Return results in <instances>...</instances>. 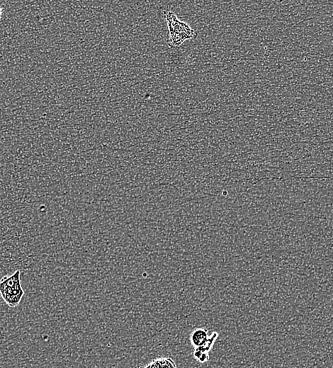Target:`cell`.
Masks as SVG:
<instances>
[{"mask_svg":"<svg viewBox=\"0 0 333 368\" xmlns=\"http://www.w3.org/2000/svg\"><path fill=\"white\" fill-rule=\"evenodd\" d=\"M164 18L169 32L167 43L171 48H176L185 40L196 37V31L188 23L180 21L173 11H164Z\"/></svg>","mask_w":333,"mask_h":368,"instance_id":"cell-1","label":"cell"},{"mask_svg":"<svg viewBox=\"0 0 333 368\" xmlns=\"http://www.w3.org/2000/svg\"><path fill=\"white\" fill-rule=\"evenodd\" d=\"M0 294L9 306L15 307L19 304L24 294L20 270H16L13 274L1 278Z\"/></svg>","mask_w":333,"mask_h":368,"instance_id":"cell-2","label":"cell"},{"mask_svg":"<svg viewBox=\"0 0 333 368\" xmlns=\"http://www.w3.org/2000/svg\"><path fill=\"white\" fill-rule=\"evenodd\" d=\"M208 330L205 328H196L191 333L190 339L195 347L203 345L208 338Z\"/></svg>","mask_w":333,"mask_h":368,"instance_id":"cell-3","label":"cell"},{"mask_svg":"<svg viewBox=\"0 0 333 368\" xmlns=\"http://www.w3.org/2000/svg\"><path fill=\"white\" fill-rule=\"evenodd\" d=\"M144 368H177V367L171 358L164 357L152 360Z\"/></svg>","mask_w":333,"mask_h":368,"instance_id":"cell-4","label":"cell"},{"mask_svg":"<svg viewBox=\"0 0 333 368\" xmlns=\"http://www.w3.org/2000/svg\"><path fill=\"white\" fill-rule=\"evenodd\" d=\"M218 337V333L217 332H213L210 335L208 336L207 340L203 345L195 348L203 352H208L213 347V345Z\"/></svg>","mask_w":333,"mask_h":368,"instance_id":"cell-5","label":"cell"},{"mask_svg":"<svg viewBox=\"0 0 333 368\" xmlns=\"http://www.w3.org/2000/svg\"><path fill=\"white\" fill-rule=\"evenodd\" d=\"M209 360L208 352H203L201 355L197 359L201 363L206 362Z\"/></svg>","mask_w":333,"mask_h":368,"instance_id":"cell-6","label":"cell"},{"mask_svg":"<svg viewBox=\"0 0 333 368\" xmlns=\"http://www.w3.org/2000/svg\"><path fill=\"white\" fill-rule=\"evenodd\" d=\"M1 14H2V7H1V5L0 4V18L1 17Z\"/></svg>","mask_w":333,"mask_h":368,"instance_id":"cell-7","label":"cell"}]
</instances>
